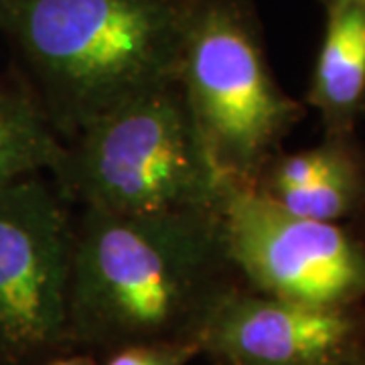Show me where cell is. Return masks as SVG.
Instances as JSON below:
<instances>
[{
	"instance_id": "1",
	"label": "cell",
	"mask_w": 365,
	"mask_h": 365,
	"mask_svg": "<svg viewBox=\"0 0 365 365\" xmlns=\"http://www.w3.org/2000/svg\"><path fill=\"white\" fill-rule=\"evenodd\" d=\"M235 287L220 211L83 209L73 222L69 335L86 343L199 341Z\"/></svg>"
},
{
	"instance_id": "2",
	"label": "cell",
	"mask_w": 365,
	"mask_h": 365,
	"mask_svg": "<svg viewBox=\"0 0 365 365\" xmlns=\"http://www.w3.org/2000/svg\"><path fill=\"white\" fill-rule=\"evenodd\" d=\"M191 0H6L0 33L23 83L69 143L179 78Z\"/></svg>"
},
{
	"instance_id": "3",
	"label": "cell",
	"mask_w": 365,
	"mask_h": 365,
	"mask_svg": "<svg viewBox=\"0 0 365 365\" xmlns=\"http://www.w3.org/2000/svg\"><path fill=\"white\" fill-rule=\"evenodd\" d=\"M53 179L67 203L122 215L220 211L232 187L211 163L179 81L132 100L66 143Z\"/></svg>"
},
{
	"instance_id": "4",
	"label": "cell",
	"mask_w": 365,
	"mask_h": 365,
	"mask_svg": "<svg viewBox=\"0 0 365 365\" xmlns=\"http://www.w3.org/2000/svg\"><path fill=\"white\" fill-rule=\"evenodd\" d=\"M179 86L211 163L254 189L302 108L276 83L248 0H191Z\"/></svg>"
},
{
	"instance_id": "5",
	"label": "cell",
	"mask_w": 365,
	"mask_h": 365,
	"mask_svg": "<svg viewBox=\"0 0 365 365\" xmlns=\"http://www.w3.org/2000/svg\"><path fill=\"white\" fill-rule=\"evenodd\" d=\"M225 248L252 290L323 309L365 294V246L337 223L290 213L248 187H230L220 207Z\"/></svg>"
},
{
	"instance_id": "6",
	"label": "cell",
	"mask_w": 365,
	"mask_h": 365,
	"mask_svg": "<svg viewBox=\"0 0 365 365\" xmlns=\"http://www.w3.org/2000/svg\"><path fill=\"white\" fill-rule=\"evenodd\" d=\"M73 220L57 189L29 177L0 187V357L69 337Z\"/></svg>"
},
{
	"instance_id": "7",
	"label": "cell",
	"mask_w": 365,
	"mask_h": 365,
	"mask_svg": "<svg viewBox=\"0 0 365 365\" xmlns=\"http://www.w3.org/2000/svg\"><path fill=\"white\" fill-rule=\"evenodd\" d=\"M347 309L268 297L240 284L211 311L199 343L225 365H333L349 353Z\"/></svg>"
},
{
	"instance_id": "8",
	"label": "cell",
	"mask_w": 365,
	"mask_h": 365,
	"mask_svg": "<svg viewBox=\"0 0 365 365\" xmlns=\"http://www.w3.org/2000/svg\"><path fill=\"white\" fill-rule=\"evenodd\" d=\"M309 102L331 134H347L365 102V9L351 0H327V25Z\"/></svg>"
},
{
	"instance_id": "9",
	"label": "cell",
	"mask_w": 365,
	"mask_h": 365,
	"mask_svg": "<svg viewBox=\"0 0 365 365\" xmlns=\"http://www.w3.org/2000/svg\"><path fill=\"white\" fill-rule=\"evenodd\" d=\"M66 153L39 104L23 81L0 78V187L53 173Z\"/></svg>"
},
{
	"instance_id": "10",
	"label": "cell",
	"mask_w": 365,
	"mask_h": 365,
	"mask_svg": "<svg viewBox=\"0 0 365 365\" xmlns=\"http://www.w3.org/2000/svg\"><path fill=\"white\" fill-rule=\"evenodd\" d=\"M272 201L300 217L337 223L365 203V170L349 148L323 179Z\"/></svg>"
},
{
	"instance_id": "11",
	"label": "cell",
	"mask_w": 365,
	"mask_h": 365,
	"mask_svg": "<svg viewBox=\"0 0 365 365\" xmlns=\"http://www.w3.org/2000/svg\"><path fill=\"white\" fill-rule=\"evenodd\" d=\"M201 351L199 341H150L118 347L106 365H187Z\"/></svg>"
},
{
	"instance_id": "12",
	"label": "cell",
	"mask_w": 365,
	"mask_h": 365,
	"mask_svg": "<svg viewBox=\"0 0 365 365\" xmlns=\"http://www.w3.org/2000/svg\"><path fill=\"white\" fill-rule=\"evenodd\" d=\"M49 365H93L90 361V359H81V357H78V359H59V361H51Z\"/></svg>"
},
{
	"instance_id": "13",
	"label": "cell",
	"mask_w": 365,
	"mask_h": 365,
	"mask_svg": "<svg viewBox=\"0 0 365 365\" xmlns=\"http://www.w3.org/2000/svg\"><path fill=\"white\" fill-rule=\"evenodd\" d=\"M333 365H365V361H359V359H351L349 355H343L341 359H337Z\"/></svg>"
},
{
	"instance_id": "14",
	"label": "cell",
	"mask_w": 365,
	"mask_h": 365,
	"mask_svg": "<svg viewBox=\"0 0 365 365\" xmlns=\"http://www.w3.org/2000/svg\"><path fill=\"white\" fill-rule=\"evenodd\" d=\"M351 2H355V4H359V6H364L365 9V0H351Z\"/></svg>"
},
{
	"instance_id": "15",
	"label": "cell",
	"mask_w": 365,
	"mask_h": 365,
	"mask_svg": "<svg viewBox=\"0 0 365 365\" xmlns=\"http://www.w3.org/2000/svg\"><path fill=\"white\" fill-rule=\"evenodd\" d=\"M4 2H6V0H0V13H2V6H4Z\"/></svg>"
}]
</instances>
